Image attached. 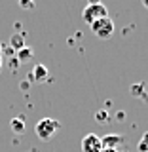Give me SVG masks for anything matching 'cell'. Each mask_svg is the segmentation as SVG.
I'll return each mask as SVG.
<instances>
[{
	"label": "cell",
	"instance_id": "obj_15",
	"mask_svg": "<svg viewBox=\"0 0 148 152\" xmlns=\"http://www.w3.org/2000/svg\"><path fill=\"white\" fill-rule=\"evenodd\" d=\"M2 63H4V59H2V55H0V69H2Z\"/></svg>",
	"mask_w": 148,
	"mask_h": 152
},
{
	"label": "cell",
	"instance_id": "obj_14",
	"mask_svg": "<svg viewBox=\"0 0 148 152\" xmlns=\"http://www.w3.org/2000/svg\"><path fill=\"white\" fill-rule=\"evenodd\" d=\"M142 6H144V8H148V0H142Z\"/></svg>",
	"mask_w": 148,
	"mask_h": 152
},
{
	"label": "cell",
	"instance_id": "obj_6",
	"mask_svg": "<svg viewBox=\"0 0 148 152\" xmlns=\"http://www.w3.org/2000/svg\"><path fill=\"white\" fill-rule=\"evenodd\" d=\"M25 38H27V34L23 31L12 34V38H9V46H12V50H17V51L23 50V48H25Z\"/></svg>",
	"mask_w": 148,
	"mask_h": 152
},
{
	"label": "cell",
	"instance_id": "obj_3",
	"mask_svg": "<svg viewBox=\"0 0 148 152\" xmlns=\"http://www.w3.org/2000/svg\"><path fill=\"white\" fill-rule=\"evenodd\" d=\"M91 31H93V34L95 36H99V38H110L114 34V31H116V27H114V21L110 17H103V19H99V21H95L91 23Z\"/></svg>",
	"mask_w": 148,
	"mask_h": 152
},
{
	"label": "cell",
	"instance_id": "obj_2",
	"mask_svg": "<svg viewBox=\"0 0 148 152\" xmlns=\"http://www.w3.org/2000/svg\"><path fill=\"white\" fill-rule=\"evenodd\" d=\"M103 17H108V10L103 2H89L82 12V19L87 25H91V23L99 21V19H103Z\"/></svg>",
	"mask_w": 148,
	"mask_h": 152
},
{
	"label": "cell",
	"instance_id": "obj_1",
	"mask_svg": "<svg viewBox=\"0 0 148 152\" xmlns=\"http://www.w3.org/2000/svg\"><path fill=\"white\" fill-rule=\"evenodd\" d=\"M59 129H61V124L57 120H53V118H42L34 126V133L40 141H50Z\"/></svg>",
	"mask_w": 148,
	"mask_h": 152
},
{
	"label": "cell",
	"instance_id": "obj_10",
	"mask_svg": "<svg viewBox=\"0 0 148 152\" xmlns=\"http://www.w3.org/2000/svg\"><path fill=\"white\" fill-rule=\"evenodd\" d=\"M137 150H139V152H148V131L142 133L139 145H137Z\"/></svg>",
	"mask_w": 148,
	"mask_h": 152
},
{
	"label": "cell",
	"instance_id": "obj_11",
	"mask_svg": "<svg viewBox=\"0 0 148 152\" xmlns=\"http://www.w3.org/2000/svg\"><path fill=\"white\" fill-rule=\"evenodd\" d=\"M108 118H110V116H108V112H106V110H99V112H95V120H97V124H101V126H103V124H108Z\"/></svg>",
	"mask_w": 148,
	"mask_h": 152
},
{
	"label": "cell",
	"instance_id": "obj_4",
	"mask_svg": "<svg viewBox=\"0 0 148 152\" xmlns=\"http://www.w3.org/2000/svg\"><path fill=\"white\" fill-rule=\"evenodd\" d=\"M101 150H103V142L99 135L87 133L82 139V152H101Z\"/></svg>",
	"mask_w": 148,
	"mask_h": 152
},
{
	"label": "cell",
	"instance_id": "obj_7",
	"mask_svg": "<svg viewBox=\"0 0 148 152\" xmlns=\"http://www.w3.org/2000/svg\"><path fill=\"white\" fill-rule=\"evenodd\" d=\"M32 80L34 82H44V80L47 78V66L46 65H36L34 69H32Z\"/></svg>",
	"mask_w": 148,
	"mask_h": 152
},
{
	"label": "cell",
	"instance_id": "obj_8",
	"mask_svg": "<svg viewBox=\"0 0 148 152\" xmlns=\"http://www.w3.org/2000/svg\"><path fill=\"white\" fill-rule=\"evenodd\" d=\"M25 116H15V118H12V122H9V127H12V131L13 133H17V135H21L23 131H25Z\"/></svg>",
	"mask_w": 148,
	"mask_h": 152
},
{
	"label": "cell",
	"instance_id": "obj_9",
	"mask_svg": "<svg viewBox=\"0 0 148 152\" xmlns=\"http://www.w3.org/2000/svg\"><path fill=\"white\" fill-rule=\"evenodd\" d=\"M32 55H34V51H32L28 46H25L23 50L17 51V61H19V63H27L28 59H32Z\"/></svg>",
	"mask_w": 148,
	"mask_h": 152
},
{
	"label": "cell",
	"instance_id": "obj_12",
	"mask_svg": "<svg viewBox=\"0 0 148 152\" xmlns=\"http://www.w3.org/2000/svg\"><path fill=\"white\" fill-rule=\"evenodd\" d=\"M19 6H21L23 10H32V8H34V2H27V0H21V2H19Z\"/></svg>",
	"mask_w": 148,
	"mask_h": 152
},
{
	"label": "cell",
	"instance_id": "obj_16",
	"mask_svg": "<svg viewBox=\"0 0 148 152\" xmlns=\"http://www.w3.org/2000/svg\"><path fill=\"white\" fill-rule=\"evenodd\" d=\"M2 50H4V48H2V44H0V53H2Z\"/></svg>",
	"mask_w": 148,
	"mask_h": 152
},
{
	"label": "cell",
	"instance_id": "obj_13",
	"mask_svg": "<svg viewBox=\"0 0 148 152\" xmlns=\"http://www.w3.org/2000/svg\"><path fill=\"white\" fill-rule=\"evenodd\" d=\"M101 152H120V150H112V148H103Z\"/></svg>",
	"mask_w": 148,
	"mask_h": 152
},
{
	"label": "cell",
	"instance_id": "obj_5",
	"mask_svg": "<svg viewBox=\"0 0 148 152\" xmlns=\"http://www.w3.org/2000/svg\"><path fill=\"white\" fill-rule=\"evenodd\" d=\"M103 148H112V150H118V146L123 145L125 142V139H123L122 135H118V133H108V135H104L103 139Z\"/></svg>",
	"mask_w": 148,
	"mask_h": 152
}]
</instances>
